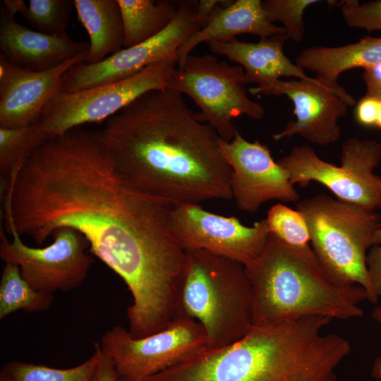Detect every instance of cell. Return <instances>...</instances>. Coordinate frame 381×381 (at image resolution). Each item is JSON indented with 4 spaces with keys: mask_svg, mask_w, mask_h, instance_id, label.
<instances>
[{
    "mask_svg": "<svg viewBox=\"0 0 381 381\" xmlns=\"http://www.w3.org/2000/svg\"><path fill=\"white\" fill-rule=\"evenodd\" d=\"M265 221L270 234L283 242L294 247L309 246L307 222L298 210L277 203L268 210Z\"/></svg>",
    "mask_w": 381,
    "mask_h": 381,
    "instance_id": "26",
    "label": "cell"
},
{
    "mask_svg": "<svg viewBox=\"0 0 381 381\" xmlns=\"http://www.w3.org/2000/svg\"><path fill=\"white\" fill-rule=\"evenodd\" d=\"M198 4V1H179L174 19L158 35L123 48L99 63L88 65L83 61L73 66L64 75L59 93H71L119 81L162 61H178L179 48L206 23L197 16Z\"/></svg>",
    "mask_w": 381,
    "mask_h": 381,
    "instance_id": "11",
    "label": "cell"
},
{
    "mask_svg": "<svg viewBox=\"0 0 381 381\" xmlns=\"http://www.w3.org/2000/svg\"><path fill=\"white\" fill-rule=\"evenodd\" d=\"M186 253L178 318L198 322L205 330L207 348L238 340L253 325L252 294L244 265L205 250Z\"/></svg>",
    "mask_w": 381,
    "mask_h": 381,
    "instance_id": "4",
    "label": "cell"
},
{
    "mask_svg": "<svg viewBox=\"0 0 381 381\" xmlns=\"http://www.w3.org/2000/svg\"><path fill=\"white\" fill-rule=\"evenodd\" d=\"M98 346L99 356L92 381H119L112 362Z\"/></svg>",
    "mask_w": 381,
    "mask_h": 381,
    "instance_id": "31",
    "label": "cell"
},
{
    "mask_svg": "<svg viewBox=\"0 0 381 381\" xmlns=\"http://www.w3.org/2000/svg\"><path fill=\"white\" fill-rule=\"evenodd\" d=\"M380 161V143L353 137L342 145L340 167L322 160L307 145L295 146L277 162L292 184L305 187L316 181L340 200L376 210L381 209V177L373 171Z\"/></svg>",
    "mask_w": 381,
    "mask_h": 381,
    "instance_id": "7",
    "label": "cell"
},
{
    "mask_svg": "<svg viewBox=\"0 0 381 381\" xmlns=\"http://www.w3.org/2000/svg\"><path fill=\"white\" fill-rule=\"evenodd\" d=\"M318 0H265L262 5L268 19L283 25L288 38L300 43L304 37L303 13L306 9Z\"/></svg>",
    "mask_w": 381,
    "mask_h": 381,
    "instance_id": "27",
    "label": "cell"
},
{
    "mask_svg": "<svg viewBox=\"0 0 381 381\" xmlns=\"http://www.w3.org/2000/svg\"><path fill=\"white\" fill-rule=\"evenodd\" d=\"M54 295L32 287L22 277L19 267L4 262L0 280V320L18 310L26 313L47 311L54 301Z\"/></svg>",
    "mask_w": 381,
    "mask_h": 381,
    "instance_id": "22",
    "label": "cell"
},
{
    "mask_svg": "<svg viewBox=\"0 0 381 381\" xmlns=\"http://www.w3.org/2000/svg\"><path fill=\"white\" fill-rule=\"evenodd\" d=\"M243 75L241 66L229 65L212 54H190L183 66L174 70L167 87L190 97L200 110L198 119L229 142L238 132L234 119L244 114L260 120L265 115L263 107L248 97Z\"/></svg>",
    "mask_w": 381,
    "mask_h": 381,
    "instance_id": "6",
    "label": "cell"
},
{
    "mask_svg": "<svg viewBox=\"0 0 381 381\" xmlns=\"http://www.w3.org/2000/svg\"><path fill=\"white\" fill-rule=\"evenodd\" d=\"M287 40V35L284 33L260 38L257 42L235 38L229 42H210L207 44L212 53L225 56L241 66L244 71L243 84H258L257 87L248 90L251 94L258 95L282 77H295L305 80L313 79L285 55L283 47Z\"/></svg>",
    "mask_w": 381,
    "mask_h": 381,
    "instance_id": "17",
    "label": "cell"
},
{
    "mask_svg": "<svg viewBox=\"0 0 381 381\" xmlns=\"http://www.w3.org/2000/svg\"><path fill=\"white\" fill-rule=\"evenodd\" d=\"M381 63V37L370 36L340 47H312L301 52L295 64L313 72L324 85L339 92L346 90L338 83L340 74L354 68H367Z\"/></svg>",
    "mask_w": 381,
    "mask_h": 381,
    "instance_id": "19",
    "label": "cell"
},
{
    "mask_svg": "<svg viewBox=\"0 0 381 381\" xmlns=\"http://www.w3.org/2000/svg\"><path fill=\"white\" fill-rule=\"evenodd\" d=\"M373 318L381 323V306L374 308L372 313ZM372 375L381 381V357L377 358L373 365Z\"/></svg>",
    "mask_w": 381,
    "mask_h": 381,
    "instance_id": "33",
    "label": "cell"
},
{
    "mask_svg": "<svg viewBox=\"0 0 381 381\" xmlns=\"http://www.w3.org/2000/svg\"><path fill=\"white\" fill-rule=\"evenodd\" d=\"M373 244V245L381 244V222L374 234Z\"/></svg>",
    "mask_w": 381,
    "mask_h": 381,
    "instance_id": "35",
    "label": "cell"
},
{
    "mask_svg": "<svg viewBox=\"0 0 381 381\" xmlns=\"http://www.w3.org/2000/svg\"><path fill=\"white\" fill-rule=\"evenodd\" d=\"M363 69L362 78L366 88L381 86V63Z\"/></svg>",
    "mask_w": 381,
    "mask_h": 381,
    "instance_id": "32",
    "label": "cell"
},
{
    "mask_svg": "<svg viewBox=\"0 0 381 381\" xmlns=\"http://www.w3.org/2000/svg\"><path fill=\"white\" fill-rule=\"evenodd\" d=\"M99 344L119 379L145 381L207 348V339L198 322L182 318L140 338L116 325L103 334Z\"/></svg>",
    "mask_w": 381,
    "mask_h": 381,
    "instance_id": "9",
    "label": "cell"
},
{
    "mask_svg": "<svg viewBox=\"0 0 381 381\" xmlns=\"http://www.w3.org/2000/svg\"><path fill=\"white\" fill-rule=\"evenodd\" d=\"M296 210L306 219L311 248L327 279L339 287L360 285L376 303L366 265L381 222L376 211L324 193L298 201Z\"/></svg>",
    "mask_w": 381,
    "mask_h": 381,
    "instance_id": "5",
    "label": "cell"
},
{
    "mask_svg": "<svg viewBox=\"0 0 381 381\" xmlns=\"http://www.w3.org/2000/svg\"><path fill=\"white\" fill-rule=\"evenodd\" d=\"M176 68L177 60H165L119 81L58 93L47 103L38 121L49 137L87 123L105 122L147 92L167 88Z\"/></svg>",
    "mask_w": 381,
    "mask_h": 381,
    "instance_id": "8",
    "label": "cell"
},
{
    "mask_svg": "<svg viewBox=\"0 0 381 381\" xmlns=\"http://www.w3.org/2000/svg\"><path fill=\"white\" fill-rule=\"evenodd\" d=\"M124 33L123 48L145 42L164 30L174 19L179 1L117 0Z\"/></svg>",
    "mask_w": 381,
    "mask_h": 381,
    "instance_id": "21",
    "label": "cell"
},
{
    "mask_svg": "<svg viewBox=\"0 0 381 381\" xmlns=\"http://www.w3.org/2000/svg\"><path fill=\"white\" fill-rule=\"evenodd\" d=\"M87 53L42 71L16 66L0 54V128H21L38 121L47 103L59 93L64 75L85 61Z\"/></svg>",
    "mask_w": 381,
    "mask_h": 381,
    "instance_id": "15",
    "label": "cell"
},
{
    "mask_svg": "<svg viewBox=\"0 0 381 381\" xmlns=\"http://www.w3.org/2000/svg\"><path fill=\"white\" fill-rule=\"evenodd\" d=\"M315 338L299 319L253 325L238 340L205 348L145 381H320Z\"/></svg>",
    "mask_w": 381,
    "mask_h": 381,
    "instance_id": "2",
    "label": "cell"
},
{
    "mask_svg": "<svg viewBox=\"0 0 381 381\" xmlns=\"http://www.w3.org/2000/svg\"><path fill=\"white\" fill-rule=\"evenodd\" d=\"M73 4L90 37L86 64L99 63L123 49V25L117 0H73Z\"/></svg>",
    "mask_w": 381,
    "mask_h": 381,
    "instance_id": "20",
    "label": "cell"
},
{
    "mask_svg": "<svg viewBox=\"0 0 381 381\" xmlns=\"http://www.w3.org/2000/svg\"><path fill=\"white\" fill-rule=\"evenodd\" d=\"M71 0H30L20 15L34 30L42 34L65 37L71 12Z\"/></svg>",
    "mask_w": 381,
    "mask_h": 381,
    "instance_id": "25",
    "label": "cell"
},
{
    "mask_svg": "<svg viewBox=\"0 0 381 381\" xmlns=\"http://www.w3.org/2000/svg\"><path fill=\"white\" fill-rule=\"evenodd\" d=\"M262 94L284 95L294 104L296 120L274 135V140L298 135L319 145H327L339 139L338 120L346 115L349 106L356 104L347 91H337L315 78L311 80L280 79Z\"/></svg>",
    "mask_w": 381,
    "mask_h": 381,
    "instance_id": "14",
    "label": "cell"
},
{
    "mask_svg": "<svg viewBox=\"0 0 381 381\" xmlns=\"http://www.w3.org/2000/svg\"><path fill=\"white\" fill-rule=\"evenodd\" d=\"M0 230V257L16 265L23 279L35 289L53 294L79 287L94 262L86 238L69 227L56 229L53 241L44 247L25 244L13 226Z\"/></svg>",
    "mask_w": 381,
    "mask_h": 381,
    "instance_id": "10",
    "label": "cell"
},
{
    "mask_svg": "<svg viewBox=\"0 0 381 381\" xmlns=\"http://www.w3.org/2000/svg\"><path fill=\"white\" fill-rule=\"evenodd\" d=\"M172 224L186 251L205 250L244 266L260 256L270 234L265 219L246 226L235 217L212 213L200 204L174 206Z\"/></svg>",
    "mask_w": 381,
    "mask_h": 381,
    "instance_id": "12",
    "label": "cell"
},
{
    "mask_svg": "<svg viewBox=\"0 0 381 381\" xmlns=\"http://www.w3.org/2000/svg\"><path fill=\"white\" fill-rule=\"evenodd\" d=\"M345 23L353 28L368 32L381 31V0L360 4L357 0H346L341 4Z\"/></svg>",
    "mask_w": 381,
    "mask_h": 381,
    "instance_id": "28",
    "label": "cell"
},
{
    "mask_svg": "<svg viewBox=\"0 0 381 381\" xmlns=\"http://www.w3.org/2000/svg\"><path fill=\"white\" fill-rule=\"evenodd\" d=\"M284 33L283 27L268 19L262 1H224L213 9L205 25L190 35L179 48L177 68H181L190 52L202 42H229L241 34L263 38Z\"/></svg>",
    "mask_w": 381,
    "mask_h": 381,
    "instance_id": "18",
    "label": "cell"
},
{
    "mask_svg": "<svg viewBox=\"0 0 381 381\" xmlns=\"http://www.w3.org/2000/svg\"><path fill=\"white\" fill-rule=\"evenodd\" d=\"M222 153L231 169L230 187L238 207L254 213L271 200L298 202L299 194L286 171L266 145L249 142L238 132L229 142L220 139Z\"/></svg>",
    "mask_w": 381,
    "mask_h": 381,
    "instance_id": "13",
    "label": "cell"
},
{
    "mask_svg": "<svg viewBox=\"0 0 381 381\" xmlns=\"http://www.w3.org/2000/svg\"><path fill=\"white\" fill-rule=\"evenodd\" d=\"M98 343L83 363L68 368H56L18 360L6 363L0 370V381H92L98 363Z\"/></svg>",
    "mask_w": 381,
    "mask_h": 381,
    "instance_id": "24",
    "label": "cell"
},
{
    "mask_svg": "<svg viewBox=\"0 0 381 381\" xmlns=\"http://www.w3.org/2000/svg\"><path fill=\"white\" fill-rule=\"evenodd\" d=\"M115 164L135 189L172 204L232 198L221 138L200 121L182 94L147 92L101 130Z\"/></svg>",
    "mask_w": 381,
    "mask_h": 381,
    "instance_id": "1",
    "label": "cell"
},
{
    "mask_svg": "<svg viewBox=\"0 0 381 381\" xmlns=\"http://www.w3.org/2000/svg\"><path fill=\"white\" fill-rule=\"evenodd\" d=\"M375 127H377V128L381 130V101H380V105L377 119Z\"/></svg>",
    "mask_w": 381,
    "mask_h": 381,
    "instance_id": "36",
    "label": "cell"
},
{
    "mask_svg": "<svg viewBox=\"0 0 381 381\" xmlns=\"http://www.w3.org/2000/svg\"><path fill=\"white\" fill-rule=\"evenodd\" d=\"M1 55L16 66L35 71L56 68L87 52L89 42H76L68 35L42 34L18 23L15 16L0 5Z\"/></svg>",
    "mask_w": 381,
    "mask_h": 381,
    "instance_id": "16",
    "label": "cell"
},
{
    "mask_svg": "<svg viewBox=\"0 0 381 381\" xmlns=\"http://www.w3.org/2000/svg\"><path fill=\"white\" fill-rule=\"evenodd\" d=\"M368 273L374 293L381 301V244L373 245L366 256Z\"/></svg>",
    "mask_w": 381,
    "mask_h": 381,
    "instance_id": "30",
    "label": "cell"
},
{
    "mask_svg": "<svg viewBox=\"0 0 381 381\" xmlns=\"http://www.w3.org/2000/svg\"><path fill=\"white\" fill-rule=\"evenodd\" d=\"M244 267L253 325L308 316L356 318L363 314L359 303L368 301L360 285L339 287L331 283L310 246H291L272 234L260 256Z\"/></svg>",
    "mask_w": 381,
    "mask_h": 381,
    "instance_id": "3",
    "label": "cell"
},
{
    "mask_svg": "<svg viewBox=\"0 0 381 381\" xmlns=\"http://www.w3.org/2000/svg\"><path fill=\"white\" fill-rule=\"evenodd\" d=\"M119 381H128V380L119 379Z\"/></svg>",
    "mask_w": 381,
    "mask_h": 381,
    "instance_id": "37",
    "label": "cell"
},
{
    "mask_svg": "<svg viewBox=\"0 0 381 381\" xmlns=\"http://www.w3.org/2000/svg\"><path fill=\"white\" fill-rule=\"evenodd\" d=\"M49 137L38 121L21 128H0L1 187L10 181Z\"/></svg>",
    "mask_w": 381,
    "mask_h": 381,
    "instance_id": "23",
    "label": "cell"
},
{
    "mask_svg": "<svg viewBox=\"0 0 381 381\" xmlns=\"http://www.w3.org/2000/svg\"><path fill=\"white\" fill-rule=\"evenodd\" d=\"M380 105V100L363 96L356 107L355 117L357 122L365 127L375 126Z\"/></svg>",
    "mask_w": 381,
    "mask_h": 381,
    "instance_id": "29",
    "label": "cell"
},
{
    "mask_svg": "<svg viewBox=\"0 0 381 381\" xmlns=\"http://www.w3.org/2000/svg\"><path fill=\"white\" fill-rule=\"evenodd\" d=\"M365 97H370L381 101V86L366 88Z\"/></svg>",
    "mask_w": 381,
    "mask_h": 381,
    "instance_id": "34",
    "label": "cell"
}]
</instances>
